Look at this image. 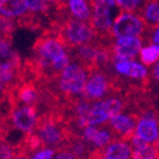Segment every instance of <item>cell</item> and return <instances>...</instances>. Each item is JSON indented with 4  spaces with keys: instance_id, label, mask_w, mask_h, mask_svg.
I'll return each instance as SVG.
<instances>
[{
    "instance_id": "2",
    "label": "cell",
    "mask_w": 159,
    "mask_h": 159,
    "mask_svg": "<svg viewBox=\"0 0 159 159\" xmlns=\"http://www.w3.org/2000/svg\"><path fill=\"white\" fill-rule=\"evenodd\" d=\"M87 70L78 64H70L58 77V87L70 100L84 98V90L87 84Z\"/></svg>"
},
{
    "instance_id": "36",
    "label": "cell",
    "mask_w": 159,
    "mask_h": 159,
    "mask_svg": "<svg viewBox=\"0 0 159 159\" xmlns=\"http://www.w3.org/2000/svg\"><path fill=\"white\" fill-rule=\"evenodd\" d=\"M0 2H1V0H0Z\"/></svg>"
},
{
    "instance_id": "4",
    "label": "cell",
    "mask_w": 159,
    "mask_h": 159,
    "mask_svg": "<svg viewBox=\"0 0 159 159\" xmlns=\"http://www.w3.org/2000/svg\"><path fill=\"white\" fill-rule=\"evenodd\" d=\"M34 134L38 136L43 146L55 149L59 148L68 139L67 131L61 125V121L52 115L40 116L39 124Z\"/></svg>"
},
{
    "instance_id": "15",
    "label": "cell",
    "mask_w": 159,
    "mask_h": 159,
    "mask_svg": "<svg viewBox=\"0 0 159 159\" xmlns=\"http://www.w3.org/2000/svg\"><path fill=\"white\" fill-rule=\"evenodd\" d=\"M115 69L117 72L128 76L130 78H135V79H143L147 75V70L145 67L131 60L116 61Z\"/></svg>"
},
{
    "instance_id": "29",
    "label": "cell",
    "mask_w": 159,
    "mask_h": 159,
    "mask_svg": "<svg viewBox=\"0 0 159 159\" xmlns=\"http://www.w3.org/2000/svg\"><path fill=\"white\" fill-rule=\"evenodd\" d=\"M154 43H155V46L159 47V27H158V29H157V31L155 32V34H154Z\"/></svg>"
},
{
    "instance_id": "35",
    "label": "cell",
    "mask_w": 159,
    "mask_h": 159,
    "mask_svg": "<svg viewBox=\"0 0 159 159\" xmlns=\"http://www.w3.org/2000/svg\"><path fill=\"white\" fill-rule=\"evenodd\" d=\"M90 1H93V0H89V2H90Z\"/></svg>"
},
{
    "instance_id": "33",
    "label": "cell",
    "mask_w": 159,
    "mask_h": 159,
    "mask_svg": "<svg viewBox=\"0 0 159 159\" xmlns=\"http://www.w3.org/2000/svg\"><path fill=\"white\" fill-rule=\"evenodd\" d=\"M84 159H96V158H95V157H91L90 156V157H87V158H84Z\"/></svg>"
},
{
    "instance_id": "34",
    "label": "cell",
    "mask_w": 159,
    "mask_h": 159,
    "mask_svg": "<svg viewBox=\"0 0 159 159\" xmlns=\"http://www.w3.org/2000/svg\"><path fill=\"white\" fill-rule=\"evenodd\" d=\"M150 159H159V156H155V157H152V158H150Z\"/></svg>"
},
{
    "instance_id": "25",
    "label": "cell",
    "mask_w": 159,
    "mask_h": 159,
    "mask_svg": "<svg viewBox=\"0 0 159 159\" xmlns=\"http://www.w3.org/2000/svg\"><path fill=\"white\" fill-rule=\"evenodd\" d=\"M53 159H78V158L67 147H64V148H59L58 150H56V154H55V158Z\"/></svg>"
},
{
    "instance_id": "1",
    "label": "cell",
    "mask_w": 159,
    "mask_h": 159,
    "mask_svg": "<svg viewBox=\"0 0 159 159\" xmlns=\"http://www.w3.org/2000/svg\"><path fill=\"white\" fill-rule=\"evenodd\" d=\"M53 31L65 47L69 49L93 43L97 38L90 24L78 19H66L53 27Z\"/></svg>"
},
{
    "instance_id": "12",
    "label": "cell",
    "mask_w": 159,
    "mask_h": 159,
    "mask_svg": "<svg viewBox=\"0 0 159 159\" xmlns=\"http://www.w3.org/2000/svg\"><path fill=\"white\" fill-rule=\"evenodd\" d=\"M133 148L127 140L114 139L108 146L96 154V159H131Z\"/></svg>"
},
{
    "instance_id": "27",
    "label": "cell",
    "mask_w": 159,
    "mask_h": 159,
    "mask_svg": "<svg viewBox=\"0 0 159 159\" xmlns=\"http://www.w3.org/2000/svg\"><path fill=\"white\" fill-rule=\"evenodd\" d=\"M5 97H8V89L0 84V100H2Z\"/></svg>"
},
{
    "instance_id": "13",
    "label": "cell",
    "mask_w": 159,
    "mask_h": 159,
    "mask_svg": "<svg viewBox=\"0 0 159 159\" xmlns=\"http://www.w3.org/2000/svg\"><path fill=\"white\" fill-rule=\"evenodd\" d=\"M135 135H137L143 141H146L147 143H150V145L152 143H155V141H157V139L159 137V131L156 118L143 117L141 119L138 120Z\"/></svg>"
},
{
    "instance_id": "17",
    "label": "cell",
    "mask_w": 159,
    "mask_h": 159,
    "mask_svg": "<svg viewBox=\"0 0 159 159\" xmlns=\"http://www.w3.org/2000/svg\"><path fill=\"white\" fill-rule=\"evenodd\" d=\"M67 148L71 151L75 156L78 159H84L87 157H90L91 154V147L89 143H86L81 137H75L68 141L67 143Z\"/></svg>"
},
{
    "instance_id": "26",
    "label": "cell",
    "mask_w": 159,
    "mask_h": 159,
    "mask_svg": "<svg viewBox=\"0 0 159 159\" xmlns=\"http://www.w3.org/2000/svg\"><path fill=\"white\" fill-rule=\"evenodd\" d=\"M46 1L47 2H52L59 10H64L65 6L67 3V0H46Z\"/></svg>"
},
{
    "instance_id": "14",
    "label": "cell",
    "mask_w": 159,
    "mask_h": 159,
    "mask_svg": "<svg viewBox=\"0 0 159 159\" xmlns=\"http://www.w3.org/2000/svg\"><path fill=\"white\" fill-rule=\"evenodd\" d=\"M27 6L25 0H1L0 2V16L6 18H17L27 13Z\"/></svg>"
},
{
    "instance_id": "21",
    "label": "cell",
    "mask_w": 159,
    "mask_h": 159,
    "mask_svg": "<svg viewBox=\"0 0 159 159\" xmlns=\"http://www.w3.org/2000/svg\"><path fill=\"white\" fill-rule=\"evenodd\" d=\"M27 9L34 13L49 12V5L46 0H25Z\"/></svg>"
},
{
    "instance_id": "19",
    "label": "cell",
    "mask_w": 159,
    "mask_h": 159,
    "mask_svg": "<svg viewBox=\"0 0 159 159\" xmlns=\"http://www.w3.org/2000/svg\"><path fill=\"white\" fill-rule=\"evenodd\" d=\"M155 156H158V150L152 145H147L145 148L133 149L131 159H150Z\"/></svg>"
},
{
    "instance_id": "24",
    "label": "cell",
    "mask_w": 159,
    "mask_h": 159,
    "mask_svg": "<svg viewBox=\"0 0 159 159\" xmlns=\"http://www.w3.org/2000/svg\"><path fill=\"white\" fill-rule=\"evenodd\" d=\"M117 3V6H119L120 8L124 10L131 11L137 9V7H139L143 0H115Z\"/></svg>"
},
{
    "instance_id": "11",
    "label": "cell",
    "mask_w": 159,
    "mask_h": 159,
    "mask_svg": "<svg viewBox=\"0 0 159 159\" xmlns=\"http://www.w3.org/2000/svg\"><path fill=\"white\" fill-rule=\"evenodd\" d=\"M108 122L109 128L111 129L114 135L118 136L120 137V139H124V140H127V139L130 140V138L135 134L136 126H137L136 119L133 116L124 115L121 112L110 118Z\"/></svg>"
},
{
    "instance_id": "6",
    "label": "cell",
    "mask_w": 159,
    "mask_h": 159,
    "mask_svg": "<svg viewBox=\"0 0 159 159\" xmlns=\"http://www.w3.org/2000/svg\"><path fill=\"white\" fill-rule=\"evenodd\" d=\"M39 119L40 116L38 115L37 107L24 105L12 106L9 116V120L12 127L26 136L31 135L36 131Z\"/></svg>"
},
{
    "instance_id": "7",
    "label": "cell",
    "mask_w": 159,
    "mask_h": 159,
    "mask_svg": "<svg viewBox=\"0 0 159 159\" xmlns=\"http://www.w3.org/2000/svg\"><path fill=\"white\" fill-rule=\"evenodd\" d=\"M143 30V21L134 13H120L115 19L111 27V34L114 37H129L137 36Z\"/></svg>"
},
{
    "instance_id": "31",
    "label": "cell",
    "mask_w": 159,
    "mask_h": 159,
    "mask_svg": "<svg viewBox=\"0 0 159 159\" xmlns=\"http://www.w3.org/2000/svg\"><path fill=\"white\" fill-rule=\"evenodd\" d=\"M3 135V124L0 121V140H1V137Z\"/></svg>"
},
{
    "instance_id": "16",
    "label": "cell",
    "mask_w": 159,
    "mask_h": 159,
    "mask_svg": "<svg viewBox=\"0 0 159 159\" xmlns=\"http://www.w3.org/2000/svg\"><path fill=\"white\" fill-rule=\"evenodd\" d=\"M67 6L75 19L90 22L91 6H89L87 0H67Z\"/></svg>"
},
{
    "instance_id": "30",
    "label": "cell",
    "mask_w": 159,
    "mask_h": 159,
    "mask_svg": "<svg viewBox=\"0 0 159 159\" xmlns=\"http://www.w3.org/2000/svg\"><path fill=\"white\" fill-rule=\"evenodd\" d=\"M154 76H155V78H156L157 80H159V61H158V64H157V66L155 67Z\"/></svg>"
},
{
    "instance_id": "18",
    "label": "cell",
    "mask_w": 159,
    "mask_h": 159,
    "mask_svg": "<svg viewBox=\"0 0 159 159\" xmlns=\"http://www.w3.org/2000/svg\"><path fill=\"white\" fill-rule=\"evenodd\" d=\"M140 59L145 65H151L159 60V48L157 46L143 48L140 50Z\"/></svg>"
},
{
    "instance_id": "28",
    "label": "cell",
    "mask_w": 159,
    "mask_h": 159,
    "mask_svg": "<svg viewBox=\"0 0 159 159\" xmlns=\"http://www.w3.org/2000/svg\"><path fill=\"white\" fill-rule=\"evenodd\" d=\"M12 159H29V156L26 152H18Z\"/></svg>"
},
{
    "instance_id": "10",
    "label": "cell",
    "mask_w": 159,
    "mask_h": 159,
    "mask_svg": "<svg viewBox=\"0 0 159 159\" xmlns=\"http://www.w3.org/2000/svg\"><path fill=\"white\" fill-rule=\"evenodd\" d=\"M110 84L106 75L98 70L89 75V79L87 80L85 90H84V98L87 100H97L101 99L108 93Z\"/></svg>"
},
{
    "instance_id": "20",
    "label": "cell",
    "mask_w": 159,
    "mask_h": 159,
    "mask_svg": "<svg viewBox=\"0 0 159 159\" xmlns=\"http://www.w3.org/2000/svg\"><path fill=\"white\" fill-rule=\"evenodd\" d=\"M145 19L149 24H159V2L152 1L146 6Z\"/></svg>"
},
{
    "instance_id": "9",
    "label": "cell",
    "mask_w": 159,
    "mask_h": 159,
    "mask_svg": "<svg viewBox=\"0 0 159 159\" xmlns=\"http://www.w3.org/2000/svg\"><path fill=\"white\" fill-rule=\"evenodd\" d=\"M141 50V40L137 36L118 38L111 47L112 57L116 61L131 60Z\"/></svg>"
},
{
    "instance_id": "3",
    "label": "cell",
    "mask_w": 159,
    "mask_h": 159,
    "mask_svg": "<svg viewBox=\"0 0 159 159\" xmlns=\"http://www.w3.org/2000/svg\"><path fill=\"white\" fill-rule=\"evenodd\" d=\"M91 20L89 24L93 27L96 36L106 39L111 34V27L114 24L115 12L117 3L115 0H93L90 1Z\"/></svg>"
},
{
    "instance_id": "8",
    "label": "cell",
    "mask_w": 159,
    "mask_h": 159,
    "mask_svg": "<svg viewBox=\"0 0 159 159\" xmlns=\"http://www.w3.org/2000/svg\"><path fill=\"white\" fill-rule=\"evenodd\" d=\"M80 137L90 145L93 150L100 151L114 140L115 135L109 127L87 126L81 130Z\"/></svg>"
},
{
    "instance_id": "37",
    "label": "cell",
    "mask_w": 159,
    "mask_h": 159,
    "mask_svg": "<svg viewBox=\"0 0 159 159\" xmlns=\"http://www.w3.org/2000/svg\"><path fill=\"white\" fill-rule=\"evenodd\" d=\"M158 48H159V47H158Z\"/></svg>"
},
{
    "instance_id": "5",
    "label": "cell",
    "mask_w": 159,
    "mask_h": 159,
    "mask_svg": "<svg viewBox=\"0 0 159 159\" xmlns=\"http://www.w3.org/2000/svg\"><path fill=\"white\" fill-rule=\"evenodd\" d=\"M124 103L118 98H108L91 103L87 114L88 126H103L116 115L120 114Z\"/></svg>"
},
{
    "instance_id": "23",
    "label": "cell",
    "mask_w": 159,
    "mask_h": 159,
    "mask_svg": "<svg viewBox=\"0 0 159 159\" xmlns=\"http://www.w3.org/2000/svg\"><path fill=\"white\" fill-rule=\"evenodd\" d=\"M18 154L12 143L6 140H0V159H12Z\"/></svg>"
},
{
    "instance_id": "22",
    "label": "cell",
    "mask_w": 159,
    "mask_h": 159,
    "mask_svg": "<svg viewBox=\"0 0 159 159\" xmlns=\"http://www.w3.org/2000/svg\"><path fill=\"white\" fill-rule=\"evenodd\" d=\"M56 154V149L50 147L41 146L36 150H32L29 155V159H53Z\"/></svg>"
},
{
    "instance_id": "32",
    "label": "cell",
    "mask_w": 159,
    "mask_h": 159,
    "mask_svg": "<svg viewBox=\"0 0 159 159\" xmlns=\"http://www.w3.org/2000/svg\"><path fill=\"white\" fill-rule=\"evenodd\" d=\"M156 148L158 149V151H159V137H158V139H157V147Z\"/></svg>"
}]
</instances>
